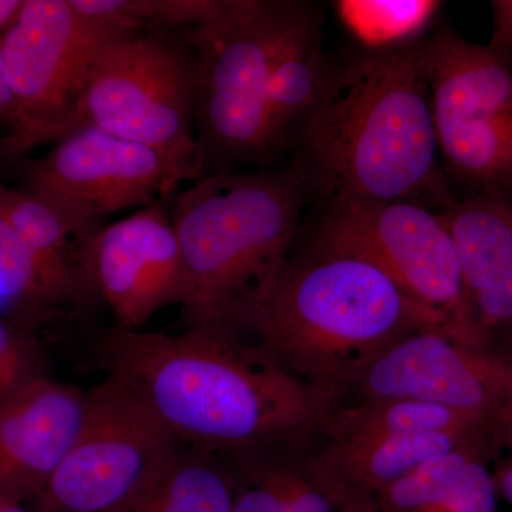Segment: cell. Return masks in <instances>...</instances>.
Here are the masks:
<instances>
[{
  "label": "cell",
  "mask_w": 512,
  "mask_h": 512,
  "mask_svg": "<svg viewBox=\"0 0 512 512\" xmlns=\"http://www.w3.org/2000/svg\"><path fill=\"white\" fill-rule=\"evenodd\" d=\"M292 444L225 456L238 474L234 512H285L284 463Z\"/></svg>",
  "instance_id": "obj_23"
},
{
  "label": "cell",
  "mask_w": 512,
  "mask_h": 512,
  "mask_svg": "<svg viewBox=\"0 0 512 512\" xmlns=\"http://www.w3.org/2000/svg\"><path fill=\"white\" fill-rule=\"evenodd\" d=\"M131 33L86 15L72 0H23L18 18L2 33L10 92L3 156H25L82 128L94 67L107 47Z\"/></svg>",
  "instance_id": "obj_6"
},
{
  "label": "cell",
  "mask_w": 512,
  "mask_h": 512,
  "mask_svg": "<svg viewBox=\"0 0 512 512\" xmlns=\"http://www.w3.org/2000/svg\"><path fill=\"white\" fill-rule=\"evenodd\" d=\"M181 446L126 389L90 390L76 443L33 501L36 512H123Z\"/></svg>",
  "instance_id": "obj_10"
},
{
  "label": "cell",
  "mask_w": 512,
  "mask_h": 512,
  "mask_svg": "<svg viewBox=\"0 0 512 512\" xmlns=\"http://www.w3.org/2000/svg\"><path fill=\"white\" fill-rule=\"evenodd\" d=\"M339 512H377L376 501L346 505V507L340 508Z\"/></svg>",
  "instance_id": "obj_32"
},
{
  "label": "cell",
  "mask_w": 512,
  "mask_h": 512,
  "mask_svg": "<svg viewBox=\"0 0 512 512\" xmlns=\"http://www.w3.org/2000/svg\"><path fill=\"white\" fill-rule=\"evenodd\" d=\"M510 424L419 400H362L339 404L320 436L353 440L440 431H497L507 430Z\"/></svg>",
  "instance_id": "obj_20"
},
{
  "label": "cell",
  "mask_w": 512,
  "mask_h": 512,
  "mask_svg": "<svg viewBox=\"0 0 512 512\" xmlns=\"http://www.w3.org/2000/svg\"><path fill=\"white\" fill-rule=\"evenodd\" d=\"M23 0H0V32H6L22 9Z\"/></svg>",
  "instance_id": "obj_29"
},
{
  "label": "cell",
  "mask_w": 512,
  "mask_h": 512,
  "mask_svg": "<svg viewBox=\"0 0 512 512\" xmlns=\"http://www.w3.org/2000/svg\"><path fill=\"white\" fill-rule=\"evenodd\" d=\"M90 392L37 377L0 406V495L33 503L72 450Z\"/></svg>",
  "instance_id": "obj_14"
},
{
  "label": "cell",
  "mask_w": 512,
  "mask_h": 512,
  "mask_svg": "<svg viewBox=\"0 0 512 512\" xmlns=\"http://www.w3.org/2000/svg\"><path fill=\"white\" fill-rule=\"evenodd\" d=\"M303 8L301 3L244 0L228 19L187 32L195 50V137L204 175L272 157L266 89Z\"/></svg>",
  "instance_id": "obj_5"
},
{
  "label": "cell",
  "mask_w": 512,
  "mask_h": 512,
  "mask_svg": "<svg viewBox=\"0 0 512 512\" xmlns=\"http://www.w3.org/2000/svg\"><path fill=\"white\" fill-rule=\"evenodd\" d=\"M423 329L448 333L439 316L407 298L375 265L308 242L301 251L293 248L244 336L340 403L370 360Z\"/></svg>",
  "instance_id": "obj_3"
},
{
  "label": "cell",
  "mask_w": 512,
  "mask_h": 512,
  "mask_svg": "<svg viewBox=\"0 0 512 512\" xmlns=\"http://www.w3.org/2000/svg\"><path fill=\"white\" fill-rule=\"evenodd\" d=\"M99 348L107 379L175 440L224 456L315 439L339 406L224 326L180 335L116 326Z\"/></svg>",
  "instance_id": "obj_1"
},
{
  "label": "cell",
  "mask_w": 512,
  "mask_h": 512,
  "mask_svg": "<svg viewBox=\"0 0 512 512\" xmlns=\"http://www.w3.org/2000/svg\"><path fill=\"white\" fill-rule=\"evenodd\" d=\"M491 349L497 350L512 363V328L494 340Z\"/></svg>",
  "instance_id": "obj_31"
},
{
  "label": "cell",
  "mask_w": 512,
  "mask_h": 512,
  "mask_svg": "<svg viewBox=\"0 0 512 512\" xmlns=\"http://www.w3.org/2000/svg\"><path fill=\"white\" fill-rule=\"evenodd\" d=\"M437 212L456 249L474 329L491 348L512 328V201L467 197Z\"/></svg>",
  "instance_id": "obj_16"
},
{
  "label": "cell",
  "mask_w": 512,
  "mask_h": 512,
  "mask_svg": "<svg viewBox=\"0 0 512 512\" xmlns=\"http://www.w3.org/2000/svg\"><path fill=\"white\" fill-rule=\"evenodd\" d=\"M491 473L498 500H503L508 507L507 512H512V421L505 433L500 454L491 464Z\"/></svg>",
  "instance_id": "obj_28"
},
{
  "label": "cell",
  "mask_w": 512,
  "mask_h": 512,
  "mask_svg": "<svg viewBox=\"0 0 512 512\" xmlns=\"http://www.w3.org/2000/svg\"><path fill=\"white\" fill-rule=\"evenodd\" d=\"M382 399L419 400L510 424L512 363L444 330H417L370 360L339 404Z\"/></svg>",
  "instance_id": "obj_12"
},
{
  "label": "cell",
  "mask_w": 512,
  "mask_h": 512,
  "mask_svg": "<svg viewBox=\"0 0 512 512\" xmlns=\"http://www.w3.org/2000/svg\"><path fill=\"white\" fill-rule=\"evenodd\" d=\"M237 491L228 457L181 444L123 512H234Z\"/></svg>",
  "instance_id": "obj_19"
},
{
  "label": "cell",
  "mask_w": 512,
  "mask_h": 512,
  "mask_svg": "<svg viewBox=\"0 0 512 512\" xmlns=\"http://www.w3.org/2000/svg\"><path fill=\"white\" fill-rule=\"evenodd\" d=\"M40 376L45 375L32 339L0 318V406Z\"/></svg>",
  "instance_id": "obj_25"
},
{
  "label": "cell",
  "mask_w": 512,
  "mask_h": 512,
  "mask_svg": "<svg viewBox=\"0 0 512 512\" xmlns=\"http://www.w3.org/2000/svg\"><path fill=\"white\" fill-rule=\"evenodd\" d=\"M312 440L292 444L284 463L285 512H339L328 494L306 468V451Z\"/></svg>",
  "instance_id": "obj_26"
},
{
  "label": "cell",
  "mask_w": 512,
  "mask_h": 512,
  "mask_svg": "<svg viewBox=\"0 0 512 512\" xmlns=\"http://www.w3.org/2000/svg\"><path fill=\"white\" fill-rule=\"evenodd\" d=\"M93 279L117 328L141 330L167 306H183L187 278L171 217L148 207L101 227L93 245Z\"/></svg>",
  "instance_id": "obj_13"
},
{
  "label": "cell",
  "mask_w": 512,
  "mask_h": 512,
  "mask_svg": "<svg viewBox=\"0 0 512 512\" xmlns=\"http://www.w3.org/2000/svg\"><path fill=\"white\" fill-rule=\"evenodd\" d=\"M10 110V92L6 80L5 66L2 56V35H0V121L8 119Z\"/></svg>",
  "instance_id": "obj_30"
},
{
  "label": "cell",
  "mask_w": 512,
  "mask_h": 512,
  "mask_svg": "<svg viewBox=\"0 0 512 512\" xmlns=\"http://www.w3.org/2000/svg\"><path fill=\"white\" fill-rule=\"evenodd\" d=\"M292 143L293 167L329 202L454 201L441 165L423 42L380 46L330 69Z\"/></svg>",
  "instance_id": "obj_2"
},
{
  "label": "cell",
  "mask_w": 512,
  "mask_h": 512,
  "mask_svg": "<svg viewBox=\"0 0 512 512\" xmlns=\"http://www.w3.org/2000/svg\"><path fill=\"white\" fill-rule=\"evenodd\" d=\"M86 126L204 167L195 137L194 56L161 37L131 33L117 40L87 83Z\"/></svg>",
  "instance_id": "obj_9"
},
{
  "label": "cell",
  "mask_w": 512,
  "mask_h": 512,
  "mask_svg": "<svg viewBox=\"0 0 512 512\" xmlns=\"http://www.w3.org/2000/svg\"><path fill=\"white\" fill-rule=\"evenodd\" d=\"M505 431H440L369 439L316 437L306 468L336 508L369 503L407 473L437 456L471 444L503 447Z\"/></svg>",
  "instance_id": "obj_15"
},
{
  "label": "cell",
  "mask_w": 512,
  "mask_h": 512,
  "mask_svg": "<svg viewBox=\"0 0 512 512\" xmlns=\"http://www.w3.org/2000/svg\"><path fill=\"white\" fill-rule=\"evenodd\" d=\"M330 73L323 59L320 19L305 5L276 57L266 89V127L271 156L292 143L316 106Z\"/></svg>",
  "instance_id": "obj_18"
},
{
  "label": "cell",
  "mask_w": 512,
  "mask_h": 512,
  "mask_svg": "<svg viewBox=\"0 0 512 512\" xmlns=\"http://www.w3.org/2000/svg\"><path fill=\"white\" fill-rule=\"evenodd\" d=\"M490 461H474L447 490L403 512H501Z\"/></svg>",
  "instance_id": "obj_24"
},
{
  "label": "cell",
  "mask_w": 512,
  "mask_h": 512,
  "mask_svg": "<svg viewBox=\"0 0 512 512\" xmlns=\"http://www.w3.org/2000/svg\"><path fill=\"white\" fill-rule=\"evenodd\" d=\"M308 185L293 165L208 174L178 195L188 325L237 330L264 302L296 245Z\"/></svg>",
  "instance_id": "obj_4"
},
{
  "label": "cell",
  "mask_w": 512,
  "mask_h": 512,
  "mask_svg": "<svg viewBox=\"0 0 512 512\" xmlns=\"http://www.w3.org/2000/svg\"><path fill=\"white\" fill-rule=\"evenodd\" d=\"M423 55L443 168L470 197L512 201V69L451 28Z\"/></svg>",
  "instance_id": "obj_7"
},
{
  "label": "cell",
  "mask_w": 512,
  "mask_h": 512,
  "mask_svg": "<svg viewBox=\"0 0 512 512\" xmlns=\"http://www.w3.org/2000/svg\"><path fill=\"white\" fill-rule=\"evenodd\" d=\"M204 174L198 161L86 126L26 161L23 191L67 220L100 222L130 208L158 207L178 185Z\"/></svg>",
  "instance_id": "obj_11"
},
{
  "label": "cell",
  "mask_w": 512,
  "mask_h": 512,
  "mask_svg": "<svg viewBox=\"0 0 512 512\" xmlns=\"http://www.w3.org/2000/svg\"><path fill=\"white\" fill-rule=\"evenodd\" d=\"M0 215L35 259L56 309L99 298L93 279V245L100 222H76L26 191L0 184Z\"/></svg>",
  "instance_id": "obj_17"
},
{
  "label": "cell",
  "mask_w": 512,
  "mask_h": 512,
  "mask_svg": "<svg viewBox=\"0 0 512 512\" xmlns=\"http://www.w3.org/2000/svg\"><path fill=\"white\" fill-rule=\"evenodd\" d=\"M493 32L485 46L488 52L512 69V0H493Z\"/></svg>",
  "instance_id": "obj_27"
},
{
  "label": "cell",
  "mask_w": 512,
  "mask_h": 512,
  "mask_svg": "<svg viewBox=\"0 0 512 512\" xmlns=\"http://www.w3.org/2000/svg\"><path fill=\"white\" fill-rule=\"evenodd\" d=\"M0 512H29L22 504L0 495Z\"/></svg>",
  "instance_id": "obj_33"
},
{
  "label": "cell",
  "mask_w": 512,
  "mask_h": 512,
  "mask_svg": "<svg viewBox=\"0 0 512 512\" xmlns=\"http://www.w3.org/2000/svg\"><path fill=\"white\" fill-rule=\"evenodd\" d=\"M0 299L28 318L57 311L25 242L0 215Z\"/></svg>",
  "instance_id": "obj_22"
},
{
  "label": "cell",
  "mask_w": 512,
  "mask_h": 512,
  "mask_svg": "<svg viewBox=\"0 0 512 512\" xmlns=\"http://www.w3.org/2000/svg\"><path fill=\"white\" fill-rule=\"evenodd\" d=\"M77 9L121 28H205L228 19L244 0H72Z\"/></svg>",
  "instance_id": "obj_21"
},
{
  "label": "cell",
  "mask_w": 512,
  "mask_h": 512,
  "mask_svg": "<svg viewBox=\"0 0 512 512\" xmlns=\"http://www.w3.org/2000/svg\"><path fill=\"white\" fill-rule=\"evenodd\" d=\"M309 244L365 259L407 298L439 316L453 338L485 348L474 329L456 249L439 212L410 201L329 202Z\"/></svg>",
  "instance_id": "obj_8"
}]
</instances>
